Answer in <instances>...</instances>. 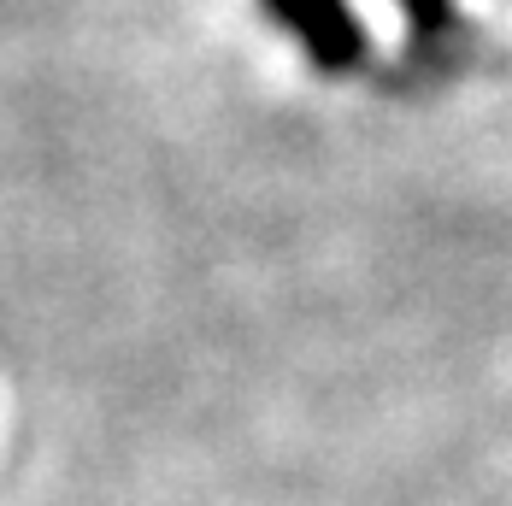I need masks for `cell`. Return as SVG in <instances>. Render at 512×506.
Listing matches in <instances>:
<instances>
[{
  "label": "cell",
  "instance_id": "obj_1",
  "mask_svg": "<svg viewBox=\"0 0 512 506\" xmlns=\"http://www.w3.org/2000/svg\"><path fill=\"white\" fill-rule=\"evenodd\" d=\"M277 30H289L318 71L342 77L365 65V24L354 18L348 0H259Z\"/></svg>",
  "mask_w": 512,
  "mask_h": 506
}]
</instances>
